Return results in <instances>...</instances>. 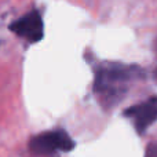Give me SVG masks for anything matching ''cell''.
Instances as JSON below:
<instances>
[{
  "label": "cell",
  "mask_w": 157,
  "mask_h": 157,
  "mask_svg": "<svg viewBox=\"0 0 157 157\" xmlns=\"http://www.w3.org/2000/svg\"><path fill=\"white\" fill-rule=\"evenodd\" d=\"M10 29L18 36L29 40L30 43H36V41L41 40L44 36L43 19L36 10L30 11L29 14H26L14 24H11Z\"/></svg>",
  "instance_id": "1"
},
{
  "label": "cell",
  "mask_w": 157,
  "mask_h": 157,
  "mask_svg": "<svg viewBox=\"0 0 157 157\" xmlns=\"http://www.w3.org/2000/svg\"><path fill=\"white\" fill-rule=\"evenodd\" d=\"M125 116L132 117L135 128L139 134L145 132L157 120V97L147 99L136 106H131L125 110Z\"/></svg>",
  "instance_id": "2"
},
{
  "label": "cell",
  "mask_w": 157,
  "mask_h": 157,
  "mask_svg": "<svg viewBox=\"0 0 157 157\" xmlns=\"http://www.w3.org/2000/svg\"><path fill=\"white\" fill-rule=\"evenodd\" d=\"M30 149H32V152H35L36 155H41V156L51 155V153L57 152L54 144H52V138H51L50 131L35 136V138L30 141Z\"/></svg>",
  "instance_id": "3"
},
{
  "label": "cell",
  "mask_w": 157,
  "mask_h": 157,
  "mask_svg": "<svg viewBox=\"0 0 157 157\" xmlns=\"http://www.w3.org/2000/svg\"><path fill=\"white\" fill-rule=\"evenodd\" d=\"M50 134H51L52 142H54V146L57 150H61V152H71V150H73L75 142L69 136L68 132H65L63 130H55V131H50Z\"/></svg>",
  "instance_id": "4"
},
{
  "label": "cell",
  "mask_w": 157,
  "mask_h": 157,
  "mask_svg": "<svg viewBox=\"0 0 157 157\" xmlns=\"http://www.w3.org/2000/svg\"><path fill=\"white\" fill-rule=\"evenodd\" d=\"M145 157H157V144H150L147 146Z\"/></svg>",
  "instance_id": "5"
}]
</instances>
